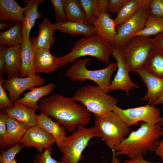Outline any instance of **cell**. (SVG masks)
<instances>
[{"instance_id":"4","label":"cell","mask_w":163,"mask_h":163,"mask_svg":"<svg viewBox=\"0 0 163 163\" xmlns=\"http://www.w3.org/2000/svg\"><path fill=\"white\" fill-rule=\"evenodd\" d=\"M72 97L94 114L95 117L102 116L113 111L118 102L117 99L105 92L98 85L82 86Z\"/></svg>"},{"instance_id":"9","label":"cell","mask_w":163,"mask_h":163,"mask_svg":"<svg viewBox=\"0 0 163 163\" xmlns=\"http://www.w3.org/2000/svg\"><path fill=\"white\" fill-rule=\"evenodd\" d=\"M150 0L140 7L128 20L116 27L117 35L112 46L122 48L130 38L144 28L150 15Z\"/></svg>"},{"instance_id":"17","label":"cell","mask_w":163,"mask_h":163,"mask_svg":"<svg viewBox=\"0 0 163 163\" xmlns=\"http://www.w3.org/2000/svg\"><path fill=\"white\" fill-rule=\"evenodd\" d=\"M50 49H41L35 51L34 65L36 74L40 73H49L60 67L58 57L52 55Z\"/></svg>"},{"instance_id":"26","label":"cell","mask_w":163,"mask_h":163,"mask_svg":"<svg viewBox=\"0 0 163 163\" xmlns=\"http://www.w3.org/2000/svg\"><path fill=\"white\" fill-rule=\"evenodd\" d=\"M54 24L56 30L73 36L81 34L83 37H88L97 34L93 25L71 21L56 22Z\"/></svg>"},{"instance_id":"21","label":"cell","mask_w":163,"mask_h":163,"mask_svg":"<svg viewBox=\"0 0 163 163\" xmlns=\"http://www.w3.org/2000/svg\"><path fill=\"white\" fill-rule=\"evenodd\" d=\"M25 7H21L14 0H0V21L1 23L10 21L23 23Z\"/></svg>"},{"instance_id":"38","label":"cell","mask_w":163,"mask_h":163,"mask_svg":"<svg viewBox=\"0 0 163 163\" xmlns=\"http://www.w3.org/2000/svg\"><path fill=\"white\" fill-rule=\"evenodd\" d=\"M129 0H109L106 10L108 12L112 14L118 13Z\"/></svg>"},{"instance_id":"22","label":"cell","mask_w":163,"mask_h":163,"mask_svg":"<svg viewBox=\"0 0 163 163\" xmlns=\"http://www.w3.org/2000/svg\"><path fill=\"white\" fill-rule=\"evenodd\" d=\"M21 45L7 46L5 52V73L8 78L20 75Z\"/></svg>"},{"instance_id":"44","label":"cell","mask_w":163,"mask_h":163,"mask_svg":"<svg viewBox=\"0 0 163 163\" xmlns=\"http://www.w3.org/2000/svg\"><path fill=\"white\" fill-rule=\"evenodd\" d=\"M155 152L157 155L161 157V160L163 162V139L161 140Z\"/></svg>"},{"instance_id":"8","label":"cell","mask_w":163,"mask_h":163,"mask_svg":"<svg viewBox=\"0 0 163 163\" xmlns=\"http://www.w3.org/2000/svg\"><path fill=\"white\" fill-rule=\"evenodd\" d=\"M153 46L150 37L135 36L130 38L122 48L123 58L129 72L144 67Z\"/></svg>"},{"instance_id":"24","label":"cell","mask_w":163,"mask_h":163,"mask_svg":"<svg viewBox=\"0 0 163 163\" xmlns=\"http://www.w3.org/2000/svg\"><path fill=\"white\" fill-rule=\"evenodd\" d=\"M36 110L15 102L12 107L4 111L17 121L30 127L37 126Z\"/></svg>"},{"instance_id":"37","label":"cell","mask_w":163,"mask_h":163,"mask_svg":"<svg viewBox=\"0 0 163 163\" xmlns=\"http://www.w3.org/2000/svg\"><path fill=\"white\" fill-rule=\"evenodd\" d=\"M150 15L163 18V0H150Z\"/></svg>"},{"instance_id":"33","label":"cell","mask_w":163,"mask_h":163,"mask_svg":"<svg viewBox=\"0 0 163 163\" xmlns=\"http://www.w3.org/2000/svg\"><path fill=\"white\" fill-rule=\"evenodd\" d=\"M24 147L19 142L6 150H2L0 155V163H10L15 159L16 155Z\"/></svg>"},{"instance_id":"7","label":"cell","mask_w":163,"mask_h":163,"mask_svg":"<svg viewBox=\"0 0 163 163\" xmlns=\"http://www.w3.org/2000/svg\"><path fill=\"white\" fill-rule=\"evenodd\" d=\"M94 137H98L94 127L78 126L71 135L64 138L59 149L62 154L61 161L64 163H78L82 160V152Z\"/></svg>"},{"instance_id":"39","label":"cell","mask_w":163,"mask_h":163,"mask_svg":"<svg viewBox=\"0 0 163 163\" xmlns=\"http://www.w3.org/2000/svg\"><path fill=\"white\" fill-rule=\"evenodd\" d=\"M8 114L4 111L0 112V138L5 134L7 128Z\"/></svg>"},{"instance_id":"18","label":"cell","mask_w":163,"mask_h":163,"mask_svg":"<svg viewBox=\"0 0 163 163\" xmlns=\"http://www.w3.org/2000/svg\"><path fill=\"white\" fill-rule=\"evenodd\" d=\"M37 126L53 137L56 145L60 149L66 135L64 127L43 112L37 115Z\"/></svg>"},{"instance_id":"16","label":"cell","mask_w":163,"mask_h":163,"mask_svg":"<svg viewBox=\"0 0 163 163\" xmlns=\"http://www.w3.org/2000/svg\"><path fill=\"white\" fill-rule=\"evenodd\" d=\"M38 34L36 37L30 38L35 50L41 49H50L55 42L53 32L56 30L54 24L45 17L38 27Z\"/></svg>"},{"instance_id":"43","label":"cell","mask_w":163,"mask_h":163,"mask_svg":"<svg viewBox=\"0 0 163 163\" xmlns=\"http://www.w3.org/2000/svg\"><path fill=\"white\" fill-rule=\"evenodd\" d=\"M108 5V0H98L97 7L99 12L100 13L106 11Z\"/></svg>"},{"instance_id":"10","label":"cell","mask_w":163,"mask_h":163,"mask_svg":"<svg viewBox=\"0 0 163 163\" xmlns=\"http://www.w3.org/2000/svg\"><path fill=\"white\" fill-rule=\"evenodd\" d=\"M113 111L129 127L137 125L139 121L156 124L160 123L161 118L159 110L149 104L125 109L117 106Z\"/></svg>"},{"instance_id":"11","label":"cell","mask_w":163,"mask_h":163,"mask_svg":"<svg viewBox=\"0 0 163 163\" xmlns=\"http://www.w3.org/2000/svg\"><path fill=\"white\" fill-rule=\"evenodd\" d=\"M112 46L111 55L117 61V71L111 81L108 92L117 90L123 91L128 96L133 88H139V85L134 83L130 78L129 71L123 60L121 48Z\"/></svg>"},{"instance_id":"23","label":"cell","mask_w":163,"mask_h":163,"mask_svg":"<svg viewBox=\"0 0 163 163\" xmlns=\"http://www.w3.org/2000/svg\"><path fill=\"white\" fill-rule=\"evenodd\" d=\"M54 83H50L46 85L39 87H34L26 93L21 98L16 102L25 105L34 109H38V102L42 98L48 95L55 87Z\"/></svg>"},{"instance_id":"47","label":"cell","mask_w":163,"mask_h":163,"mask_svg":"<svg viewBox=\"0 0 163 163\" xmlns=\"http://www.w3.org/2000/svg\"><path fill=\"white\" fill-rule=\"evenodd\" d=\"M159 104H163V96L158 100L156 101L153 105L155 106V105Z\"/></svg>"},{"instance_id":"28","label":"cell","mask_w":163,"mask_h":163,"mask_svg":"<svg viewBox=\"0 0 163 163\" xmlns=\"http://www.w3.org/2000/svg\"><path fill=\"white\" fill-rule=\"evenodd\" d=\"M23 24L16 22L11 28L0 32V44L7 46L21 45L24 40L22 34Z\"/></svg>"},{"instance_id":"6","label":"cell","mask_w":163,"mask_h":163,"mask_svg":"<svg viewBox=\"0 0 163 163\" xmlns=\"http://www.w3.org/2000/svg\"><path fill=\"white\" fill-rule=\"evenodd\" d=\"M91 61V59L87 58L77 60L66 72V75L72 81H92L107 93L111 82L112 75L117 69V63H110L102 69L90 70L87 68L86 65Z\"/></svg>"},{"instance_id":"27","label":"cell","mask_w":163,"mask_h":163,"mask_svg":"<svg viewBox=\"0 0 163 163\" xmlns=\"http://www.w3.org/2000/svg\"><path fill=\"white\" fill-rule=\"evenodd\" d=\"M144 67L151 73L163 79V50L153 47Z\"/></svg>"},{"instance_id":"2","label":"cell","mask_w":163,"mask_h":163,"mask_svg":"<svg viewBox=\"0 0 163 163\" xmlns=\"http://www.w3.org/2000/svg\"><path fill=\"white\" fill-rule=\"evenodd\" d=\"M139 126L115 146L113 151L117 157L125 154L132 158L148 151L155 152L161 141L160 137L163 136V128L160 123L155 124L143 123Z\"/></svg>"},{"instance_id":"12","label":"cell","mask_w":163,"mask_h":163,"mask_svg":"<svg viewBox=\"0 0 163 163\" xmlns=\"http://www.w3.org/2000/svg\"><path fill=\"white\" fill-rule=\"evenodd\" d=\"M45 82V79L42 76L36 74L27 77L15 76L5 79L3 86L8 91L10 99L14 103L26 90L42 86Z\"/></svg>"},{"instance_id":"41","label":"cell","mask_w":163,"mask_h":163,"mask_svg":"<svg viewBox=\"0 0 163 163\" xmlns=\"http://www.w3.org/2000/svg\"><path fill=\"white\" fill-rule=\"evenodd\" d=\"M7 46L0 44V74L3 75L5 73V52Z\"/></svg>"},{"instance_id":"30","label":"cell","mask_w":163,"mask_h":163,"mask_svg":"<svg viewBox=\"0 0 163 163\" xmlns=\"http://www.w3.org/2000/svg\"><path fill=\"white\" fill-rule=\"evenodd\" d=\"M64 5L67 21L89 25L80 0H64Z\"/></svg>"},{"instance_id":"32","label":"cell","mask_w":163,"mask_h":163,"mask_svg":"<svg viewBox=\"0 0 163 163\" xmlns=\"http://www.w3.org/2000/svg\"><path fill=\"white\" fill-rule=\"evenodd\" d=\"M85 14L86 21L90 25H93L100 13L98 11L97 0H80Z\"/></svg>"},{"instance_id":"15","label":"cell","mask_w":163,"mask_h":163,"mask_svg":"<svg viewBox=\"0 0 163 163\" xmlns=\"http://www.w3.org/2000/svg\"><path fill=\"white\" fill-rule=\"evenodd\" d=\"M30 127L8 114L7 130L4 135L0 138L1 150L8 149L20 142L26 131Z\"/></svg>"},{"instance_id":"49","label":"cell","mask_w":163,"mask_h":163,"mask_svg":"<svg viewBox=\"0 0 163 163\" xmlns=\"http://www.w3.org/2000/svg\"><path fill=\"white\" fill-rule=\"evenodd\" d=\"M10 163H17L15 159H14Z\"/></svg>"},{"instance_id":"46","label":"cell","mask_w":163,"mask_h":163,"mask_svg":"<svg viewBox=\"0 0 163 163\" xmlns=\"http://www.w3.org/2000/svg\"><path fill=\"white\" fill-rule=\"evenodd\" d=\"M113 153V156L111 160L112 163H120V160L117 158L115 155L114 151H112Z\"/></svg>"},{"instance_id":"29","label":"cell","mask_w":163,"mask_h":163,"mask_svg":"<svg viewBox=\"0 0 163 163\" xmlns=\"http://www.w3.org/2000/svg\"><path fill=\"white\" fill-rule=\"evenodd\" d=\"M150 0H129L117 13L113 19L116 26L121 24L130 18L141 7Z\"/></svg>"},{"instance_id":"31","label":"cell","mask_w":163,"mask_h":163,"mask_svg":"<svg viewBox=\"0 0 163 163\" xmlns=\"http://www.w3.org/2000/svg\"><path fill=\"white\" fill-rule=\"evenodd\" d=\"M162 32L163 18H157L149 15L144 28L136 33L133 36L140 35L151 37L152 36H155Z\"/></svg>"},{"instance_id":"25","label":"cell","mask_w":163,"mask_h":163,"mask_svg":"<svg viewBox=\"0 0 163 163\" xmlns=\"http://www.w3.org/2000/svg\"><path fill=\"white\" fill-rule=\"evenodd\" d=\"M35 51L30 39L24 40L21 45V77H27L36 75L34 65Z\"/></svg>"},{"instance_id":"35","label":"cell","mask_w":163,"mask_h":163,"mask_svg":"<svg viewBox=\"0 0 163 163\" xmlns=\"http://www.w3.org/2000/svg\"><path fill=\"white\" fill-rule=\"evenodd\" d=\"M5 79L3 75L0 76V109L1 111L11 108L13 107L14 103L7 95V92L3 86Z\"/></svg>"},{"instance_id":"42","label":"cell","mask_w":163,"mask_h":163,"mask_svg":"<svg viewBox=\"0 0 163 163\" xmlns=\"http://www.w3.org/2000/svg\"><path fill=\"white\" fill-rule=\"evenodd\" d=\"M154 46L163 50V32L152 38Z\"/></svg>"},{"instance_id":"3","label":"cell","mask_w":163,"mask_h":163,"mask_svg":"<svg viewBox=\"0 0 163 163\" xmlns=\"http://www.w3.org/2000/svg\"><path fill=\"white\" fill-rule=\"evenodd\" d=\"M112 51L110 44L96 34L79 39L70 52L58 57V63L59 66H64L68 62H75L78 58L88 56L96 57L109 65Z\"/></svg>"},{"instance_id":"1","label":"cell","mask_w":163,"mask_h":163,"mask_svg":"<svg viewBox=\"0 0 163 163\" xmlns=\"http://www.w3.org/2000/svg\"><path fill=\"white\" fill-rule=\"evenodd\" d=\"M39 110L47 114L72 134L80 125L88 124L91 120L90 113L82 104L76 102L73 97L56 93L41 98Z\"/></svg>"},{"instance_id":"34","label":"cell","mask_w":163,"mask_h":163,"mask_svg":"<svg viewBox=\"0 0 163 163\" xmlns=\"http://www.w3.org/2000/svg\"><path fill=\"white\" fill-rule=\"evenodd\" d=\"M64 0H49L48 1L53 5L55 13V19L56 22L66 21L65 12Z\"/></svg>"},{"instance_id":"40","label":"cell","mask_w":163,"mask_h":163,"mask_svg":"<svg viewBox=\"0 0 163 163\" xmlns=\"http://www.w3.org/2000/svg\"><path fill=\"white\" fill-rule=\"evenodd\" d=\"M124 163H160V161L151 162L145 160L143 158L142 154H139L129 159L124 160Z\"/></svg>"},{"instance_id":"45","label":"cell","mask_w":163,"mask_h":163,"mask_svg":"<svg viewBox=\"0 0 163 163\" xmlns=\"http://www.w3.org/2000/svg\"><path fill=\"white\" fill-rule=\"evenodd\" d=\"M13 23L10 21H7L0 23V30L11 27L13 25Z\"/></svg>"},{"instance_id":"48","label":"cell","mask_w":163,"mask_h":163,"mask_svg":"<svg viewBox=\"0 0 163 163\" xmlns=\"http://www.w3.org/2000/svg\"><path fill=\"white\" fill-rule=\"evenodd\" d=\"M160 123L163 128V117L161 118Z\"/></svg>"},{"instance_id":"14","label":"cell","mask_w":163,"mask_h":163,"mask_svg":"<svg viewBox=\"0 0 163 163\" xmlns=\"http://www.w3.org/2000/svg\"><path fill=\"white\" fill-rule=\"evenodd\" d=\"M145 85L147 91L142 98L148 104H153L163 96V79L151 73L144 67L135 71Z\"/></svg>"},{"instance_id":"19","label":"cell","mask_w":163,"mask_h":163,"mask_svg":"<svg viewBox=\"0 0 163 163\" xmlns=\"http://www.w3.org/2000/svg\"><path fill=\"white\" fill-rule=\"evenodd\" d=\"M45 1L43 0H24L26 4L23 23L22 34L24 40H29L30 33L37 20L41 18L42 12L37 10L39 4Z\"/></svg>"},{"instance_id":"20","label":"cell","mask_w":163,"mask_h":163,"mask_svg":"<svg viewBox=\"0 0 163 163\" xmlns=\"http://www.w3.org/2000/svg\"><path fill=\"white\" fill-rule=\"evenodd\" d=\"M111 14L107 11L100 13L94 23L97 34L110 44H114L117 32L114 20L111 17Z\"/></svg>"},{"instance_id":"36","label":"cell","mask_w":163,"mask_h":163,"mask_svg":"<svg viewBox=\"0 0 163 163\" xmlns=\"http://www.w3.org/2000/svg\"><path fill=\"white\" fill-rule=\"evenodd\" d=\"M52 151V148L50 147L43 152H39L35 155L33 163H64L52 158L51 156Z\"/></svg>"},{"instance_id":"13","label":"cell","mask_w":163,"mask_h":163,"mask_svg":"<svg viewBox=\"0 0 163 163\" xmlns=\"http://www.w3.org/2000/svg\"><path fill=\"white\" fill-rule=\"evenodd\" d=\"M20 142L27 148L34 147L39 152L51 147L55 143L53 137L43 129L36 126L29 128Z\"/></svg>"},{"instance_id":"5","label":"cell","mask_w":163,"mask_h":163,"mask_svg":"<svg viewBox=\"0 0 163 163\" xmlns=\"http://www.w3.org/2000/svg\"><path fill=\"white\" fill-rule=\"evenodd\" d=\"M98 137L104 141L112 151L115 146L130 133V127L113 111L104 116L95 117L94 126Z\"/></svg>"}]
</instances>
